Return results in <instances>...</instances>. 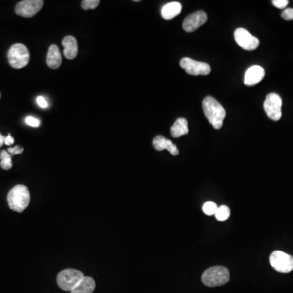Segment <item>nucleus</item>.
<instances>
[{"label": "nucleus", "mask_w": 293, "mask_h": 293, "mask_svg": "<svg viewBox=\"0 0 293 293\" xmlns=\"http://www.w3.org/2000/svg\"><path fill=\"white\" fill-rule=\"evenodd\" d=\"M202 108L209 123L212 124L215 129H222L223 121L226 118V110L217 99L212 96L205 98Z\"/></svg>", "instance_id": "nucleus-1"}, {"label": "nucleus", "mask_w": 293, "mask_h": 293, "mask_svg": "<svg viewBox=\"0 0 293 293\" xmlns=\"http://www.w3.org/2000/svg\"><path fill=\"white\" fill-rule=\"evenodd\" d=\"M30 201V192L24 185H16L7 195V202L10 209L15 212H23L29 206Z\"/></svg>", "instance_id": "nucleus-2"}, {"label": "nucleus", "mask_w": 293, "mask_h": 293, "mask_svg": "<svg viewBox=\"0 0 293 293\" xmlns=\"http://www.w3.org/2000/svg\"><path fill=\"white\" fill-rule=\"evenodd\" d=\"M201 280L206 286H222L230 280V273L228 269L225 266H213L209 268L203 273Z\"/></svg>", "instance_id": "nucleus-3"}, {"label": "nucleus", "mask_w": 293, "mask_h": 293, "mask_svg": "<svg viewBox=\"0 0 293 293\" xmlns=\"http://www.w3.org/2000/svg\"><path fill=\"white\" fill-rule=\"evenodd\" d=\"M7 59L12 68L20 70L26 67L30 60V52L25 45L21 43L14 44L7 53Z\"/></svg>", "instance_id": "nucleus-4"}, {"label": "nucleus", "mask_w": 293, "mask_h": 293, "mask_svg": "<svg viewBox=\"0 0 293 293\" xmlns=\"http://www.w3.org/2000/svg\"><path fill=\"white\" fill-rule=\"evenodd\" d=\"M84 277V274L79 270L66 269L58 275L57 284L63 290L71 292Z\"/></svg>", "instance_id": "nucleus-5"}, {"label": "nucleus", "mask_w": 293, "mask_h": 293, "mask_svg": "<svg viewBox=\"0 0 293 293\" xmlns=\"http://www.w3.org/2000/svg\"><path fill=\"white\" fill-rule=\"evenodd\" d=\"M270 262L278 272L289 273L293 270V256L284 251H273L270 256Z\"/></svg>", "instance_id": "nucleus-6"}, {"label": "nucleus", "mask_w": 293, "mask_h": 293, "mask_svg": "<svg viewBox=\"0 0 293 293\" xmlns=\"http://www.w3.org/2000/svg\"><path fill=\"white\" fill-rule=\"evenodd\" d=\"M234 37L236 43L246 51L256 50L260 45L258 39L251 35L247 30L244 28L236 29L234 33Z\"/></svg>", "instance_id": "nucleus-7"}, {"label": "nucleus", "mask_w": 293, "mask_h": 293, "mask_svg": "<svg viewBox=\"0 0 293 293\" xmlns=\"http://www.w3.org/2000/svg\"><path fill=\"white\" fill-rule=\"evenodd\" d=\"M282 99L275 93L267 95L264 102V109L268 118L273 121H279L282 117Z\"/></svg>", "instance_id": "nucleus-8"}, {"label": "nucleus", "mask_w": 293, "mask_h": 293, "mask_svg": "<svg viewBox=\"0 0 293 293\" xmlns=\"http://www.w3.org/2000/svg\"><path fill=\"white\" fill-rule=\"evenodd\" d=\"M42 0H24L18 2L15 7V12L18 16L26 18L33 17L43 7Z\"/></svg>", "instance_id": "nucleus-9"}, {"label": "nucleus", "mask_w": 293, "mask_h": 293, "mask_svg": "<svg viewBox=\"0 0 293 293\" xmlns=\"http://www.w3.org/2000/svg\"><path fill=\"white\" fill-rule=\"evenodd\" d=\"M181 67L191 75H208L211 72V67L207 63L192 60L191 58H182L180 61Z\"/></svg>", "instance_id": "nucleus-10"}, {"label": "nucleus", "mask_w": 293, "mask_h": 293, "mask_svg": "<svg viewBox=\"0 0 293 293\" xmlns=\"http://www.w3.org/2000/svg\"><path fill=\"white\" fill-rule=\"evenodd\" d=\"M208 16L203 11H197L185 18L182 27L187 32H193L206 23Z\"/></svg>", "instance_id": "nucleus-11"}, {"label": "nucleus", "mask_w": 293, "mask_h": 293, "mask_svg": "<svg viewBox=\"0 0 293 293\" xmlns=\"http://www.w3.org/2000/svg\"><path fill=\"white\" fill-rule=\"evenodd\" d=\"M265 77V70L259 65H253L249 68L245 74V85L253 86L259 84Z\"/></svg>", "instance_id": "nucleus-12"}, {"label": "nucleus", "mask_w": 293, "mask_h": 293, "mask_svg": "<svg viewBox=\"0 0 293 293\" xmlns=\"http://www.w3.org/2000/svg\"><path fill=\"white\" fill-rule=\"evenodd\" d=\"M62 45L64 46V55L68 60H74L78 56L79 47L78 42L74 36L68 35L62 40Z\"/></svg>", "instance_id": "nucleus-13"}, {"label": "nucleus", "mask_w": 293, "mask_h": 293, "mask_svg": "<svg viewBox=\"0 0 293 293\" xmlns=\"http://www.w3.org/2000/svg\"><path fill=\"white\" fill-rule=\"evenodd\" d=\"M153 147L157 151H168L173 156H177L179 153L178 148L175 144L172 143V141L167 139L162 135L155 137L153 141Z\"/></svg>", "instance_id": "nucleus-14"}, {"label": "nucleus", "mask_w": 293, "mask_h": 293, "mask_svg": "<svg viewBox=\"0 0 293 293\" xmlns=\"http://www.w3.org/2000/svg\"><path fill=\"white\" fill-rule=\"evenodd\" d=\"M46 64L49 68L52 70H56L60 68L62 64V56L60 54V49L56 45H51L49 47L47 56H46Z\"/></svg>", "instance_id": "nucleus-15"}, {"label": "nucleus", "mask_w": 293, "mask_h": 293, "mask_svg": "<svg viewBox=\"0 0 293 293\" xmlns=\"http://www.w3.org/2000/svg\"><path fill=\"white\" fill-rule=\"evenodd\" d=\"M181 12H182V5L180 2H168L162 7V18L165 20H171L180 14Z\"/></svg>", "instance_id": "nucleus-16"}, {"label": "nucleus", "mask_w": 293, "mask_h": 293, "mask_svg": "<svg viewBox=\"0 0 293 293\" xmlns=\"http://www.w3.org/2000/svg\"><path fill=\"white\" fill-rule=\"evenodd\" d=\"M188 132V123L187 119L184 118H178L171 127V134L173 138H179L183 135H187Z\"/></svg>", "instance_id": "nucleus-17"}, {"label": "nucleus", "mask_w": 293, "mask_h": 293, "mask_svg": "<svg viewBox=\"0 0 293 293\" xmlns=\"http://www.w3.org/2000/svg\"><path fill=\"white\" fill-rule=\"evenodd\" d=\"M95 289V281L91 277H84L71 291V293H93Z\"/></svg>", "instance_id": "nucleus-18"}, {"label": "nucleus", "mask_w": 293, "mask_h": 293, "mask_svg": "<svg viewBox=\"0 0 293 293\" xmlns=\"http://www.w3.org/2000/svg\"><path fill=\"white\" fill-rule=\"evenodd\" d=\"M0 166L2 169L9 170L12 168V155L10 154L7 151L2 150L0 153Z\"/></svg>", "instance_id": "nucleus-19"}, {"label": "nucleus", "mask_w": 293, "mask_h": 293, "mask_svg": "<svg viewBox=\"0 0 293 293\" xmlns=\"http://www.w3.org/2000/svg\"><path fill=\"white\" fill-rule=\"evenodd\" d=\"M230 215H231V211H230L228 206H218L216 213H215V217L217 218V221L224 222V221L228 219Z\"/></svg>", "instance_id": "nucleus-20"}, {"label": "nucleus", "mask_w": 293, "mask_h": 293, "mask_svg": "<svg viewBox=\"0 0 293 293\" xmlns=\"http://www.w3.org/2000/svg\"><path fill=\"white\" fill-rule=\"evenodd\" d=\"M217 208H218V206H217V204L215 203V202H212V201H207L202 206V210H203L204 213L208 215V216L215 215Z\"/></svg>", "instance_id": "nucleus-21"}, {"label": "nucleus", "mask_w": 293, "mask_h": 293, "mask_svg": "<svg viewBox=\"0 0 293 293\" xmlns=\"http://www.w3.org/2000/svg\"><path fill=\"white\" fill-rule=\"evenodd\" d=\"M100 3L99 0H84L82 2V8L87 11L90 9H95Z\"/></svg>", "instance_id": "nucleus-22"}, {"label": "nucleus", "mask_w": 293, "mask_h": 293, "mask_svg": "<svg viewBox=\"0 0 293 293\" xmlns=\"http://www.w3.org/2000/svg\"><path fill=\"white\" fill-rule=\"evenodd\" d=\"M25 122H26L27 125L31 127H34V128H37L40 125V121L37 119V118H34L32 116L26 117Z\"/></svg>", "instance_id": "nucleus-23"}, {"label": "nucleus", "mask_w": 293, "mask_h": 293, "mask_svg": "<svg viewBox=\"0 0 293 293\" xmlns=\"http://www.w3.org/2000/svg\"><path fill=\"white\" fill-rule=\"evenodd\" d=\"M272 3L277 8L284 9L289 4V1L288 0H274L272 1Z\"/></svg>", "instance_id": "nucleus-24"}, {"label": "nucleus", "mask_w": 293, "mask_h": 293, "mask_svg": "<svg viewBox=\"0 0 293 293\" xmlns=\"http://www.w3.org/2000/svg\"><path fill=\"white\" fill-rule=\"evenodd\" d=\"M282 17L286 21H291L293 20V8H287L282 12Z\"/></svg>", "instance_id": "nucleus-25"}, {"label": "nucleus", "mask_w": 293, "mask_h": 293, "mask_svg": "<svg viewBox=\"0 0 293 293\" xmlns=\"http://www.w3.org/2000/svg\"><path fill=\"white\" fill-rule=\"evenodd\" d=\"M36 102H37L38 105L42 109H46L48 107V103L43 96H38Z\"/></svg>", "instance_id": "nucleus-26"}, {"label": "nucleus", "mask_w": 293, "mask_h": 293, "mask_svg": "<svg viewBox=\"0 0 293 293\" xmlns=\"http://www.w3.org/2000/svg\"><path fill=\"white\" fill-rule=\"evenodd\" d=\"M7 152L12 155V156H13V155L21 154L24 152V148L21 147V146H16L14 148H8Z\"/></svg>", "instance_id": "nucleus-27"}, {"label": "nucleus", "mask_w": 293, "mask_h": 293, "mask_svg": "<svg viewBox=\"0 0 293 293\" xmlns=\"http://www.w3.org/2000/svg\"><path fill=\"white\" fill-rule=\"evenodd\" d=\"M14 138H13L11 134H8V135L6 137V139H5V144L7 146L12 145V144L14 143Z\"/></svg>", "instance_id": "nucleus-28"}, {"label": "nucleus", "mask_w": 293, "mask_h": 293, "mask_svg": "<svg viewBox=\"0 0 293 293\" xmlns=\"http://www.w3.org/2000/svg\"><path fill=\"white\" fill-rule=\"evenodd\" d=\"M5 139H6V137L2 136V134H0V148L4 144Z\"/></svg>", "instance_id": "nucleus-29"}, {"label": "nucleus", "mask_w": 293, "mask_h": 293, "mask_svg": "<svg viewBox=\"0 0 293 293\" xmlns=\"http://www.w3.org/2000/svg\"><path fill=\"white\" fill-rule=\"evenodd\" d=\"M0 99H1V92H0Z\"/></svg>", "instance_id": "nucleus-30"}]
</instances>
